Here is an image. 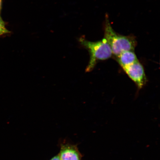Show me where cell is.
I'll list each match as a JSON object with an SVG mask.
<instances>
[{"label": "cell", "mask_w": 160, "mask_h": 160, "mask_svg": "<svg viewBox=\"0 0 160 160\" xmlns=\"http://www.w3.org/2000/svg\"><path fill=\"white\" fill-rule=\"evenodd\" d=\"M104 39L111 48L113 55L117 57L123 52L134 51L137 41L133 36H125L116 33L106 15L104 28Z\"/></svg>", "instance_id": "6da1fadb"}, {"label": "cell", "mask_w": 160, "mask_h": 160, "mask_svg": "<svg viewBox=\"0 0 160 160\" xmlns=\"http://www.w3.org/2000/svg\"><path fill=\"white\" fill-rule=\"evenodd\" d=\"M79 42L89 52L90 60L86 68L87 72L91 71L98 61L108 59L113 55L111 47L104 38L100 41L91 42L82 38Z\"/></svg>", "instance_id": "7a4b0ae2"}, {"label": "cell", "mask_w": 160, "mask_h": 160, "mask_svg": "<svg viewBox=\"0 0 160 160\" xmlns=\"http://www.w3.org/2000/svg\"><path fill=\"white\" fill-rule=\"evenodd\" d=\"M122 68L139 88L145 85L147 78L143 66L139 61Z\"/></svg>", "instance_id": "3957f363"}, {"label": "cell", "mask_w": 160, "mask_h": 160, "mask_svg": "<svg viewBox=\"0 0 160 160\" xmlns=\"http://www.w3.org/2000/svg\"><path fill=\"white\" fill-rule=\"evenodd\" d=\"M59 155L61 160H81L77 147L69 144L62 145Z\"/></svg>", "instance_id": "277c9868"}, {"label": "cell", "mask_w": 160, "mask_h": 160, "mask_svg": "<svg viewBox=\"0 0 160 160\" xmlns=\"http://www.w3.org/2000/svg\"><path fill=\"white\" fill-rule=\"evenodd\" d=\"M116 58L122 68L127 67L139 61L137 56L133 51L123 52Z\"/></svg>", "instance_id": "5b68a950"}, {"label": "cell", "mask_w": 160, "mask_h": 160, "mask_svg": "<svg viewBox=\"0 0 160 160\" xmlns=\"http://www.w3.org/2000/svg\"><path fill=\"white\" fill-rule=\"evenodd\" d=\"M9 32V31L6 28L4 23L0 18V36L8 33Z\"/></svg>", "instance_id": "8992f818"}, {"label": "cell", "mask_w": 160, "mask_h": 160, "mask_svg": "<svg viewBox=\"0 0 160 160\" xmlns=\"http://www.w3.org/2000/svg\"><path fill=\"white\" fill-rule=\"evenodd\" d=\"M50 160H61L60 159L59 155H57L55 156Z\"/></svg>", "instance_id": "52a82bcc"}, {"label": "cell", "mask_w": 160, "mask_h": 160, "mask_svg": "<svg viewBox=\"0 0 160 160\" xmlns=\"http://www.w3.org/2000/svg\"><path fill=\"white\" fill-rule=\"evenodd\" d=\"M1 0H0V7H1Z\"/></svg>", "instance_id": "ba28073f"}]
</instances>
